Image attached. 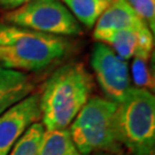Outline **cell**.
Segmentation results:
<instances>
[{"instance_id":"cell-9","label":"cell","mask_w":155,"mask_h":155,"mask_svg":"<svg viewBox=\"0 0 155 155\" xmlns=\"http://www.w3.org/2000/svg\"><path fill=\"white\" fill-rule=\"evenodd\" d=\"M33 86L28 74L0 66V115L29 97Z\"/></svg>"},{"instance_id":"cell-10","label":"cell","mask_w":155,"mask_h":155,"mask_svg":"<svg viewBox=\"0 0 155 155\" xmlns=\"http://www.w3.org/2000/svg\"><path fill=\"white\" fill-rule=\"evenodd\" d=\"M72 16L86 28H93L101 14L110 5V0H60Z\"/></svg>"},{"instance_id":"cell-19","label":"cell","mask_w":155,"mask_h":155,"mask_svg":"<svg viewBox=\"0 0 155 155\" xmlns=\"http://www.w3.org/2000/svg\"><path fill=\"white\" fill-rule=\"evenodd\" d=\"M110 1H113V0H110Z\"/></svg>"},{"instance_id":"cell-13","label":"cell","mask_w":155,"mask_h":155,"mask_svg":"<svg viewBox=\"0 0 155 155\" xmlns=\"http://www.w3.org/2000/svg\"><path fill=\"white\" fill-rule=\"evenodd\" d=\"M44 132L45 127L41 123H33L15 143L8 155H37Z\"/></svg>"},{"instance_id":"cell-7","label":"cell","mask_w":155,"mask_h":155,"mask_svg":"<svg viewBox=\"0 0 155 155\" xmlns=\"http://www.w3.org/2000/svg\"><path fill=\"white\" fill-rule=\"evenodd\" d=\"M41 118L40 97L33 93L0 115V155H8L30 125Z\"/></svg>"},{"instance_id":"cell-2","label":"cell","mask_w":155,"mask_h":155,"mask_svg":"<svg viewBox=\"0 0 155 155\" xmlns=\"http://www.w3.org/2000/svg\"><path fill=\"white\" fill-rule=\"evenodd\" d=\"M70 43L63 37L0 22V66L39 71L68 54Z\"/></svg>"},{"instance_id":"cell-17","label":"cell","mask_w":155,"mask_h":155,"mask_svg":"<svg viewBox=\"0 0 155 155\" xmlns=\"http://www.w3.org/2000/svg\"><path fill=\"white\" fill-rule=\"evenodd\" d=\"M92 155H114V154H110V153H95V154H92Z\"/></svg>"},{"instance_id":"cell-5","label":"cell","mask_w":155,"mask_h":155,"mask_svg":"<svg viewBox=\"0 0 155 155\" xmlns=\"http://www.w3.org/2000/svg\"><path fill=\"white\" fill-rule=\"evenodd\" d=\"M9 24L53 36H78L83 32L78 21L60 0H31L7 13Z\"/></svg>"},{"instance_id":"cell-12","label":"cell","mask_w":155,"mask_h":155,"mask_svg":"<svg viewBox=\"0 0 155 155\" xmlns=\"http://www.w3.org/2000/svg\"><path fill=\"white\" fill-rule=\"evenodd\" d=\"M146 27L147 25L145 24L138 29L120 30L116 33H114L110 38L107 39L105 44L108 45L120 58L127 61L138 54L141 31Z\"/></svg>"},{"instance_id":"cell-16","label":"cell","mask_w":155,"mask_h":155,"mask_svg":"<svg viewBox=\"0 0 155 155\" xmlns=\"http://www.w3.org/2000/svg\"><path fill=\"white\" fill-rule=\"evenodd\" d=\"M31 0H0V7L4 9H9V11H14L21 6L28 4Z\"/></svg>"},{"instance_id":"cell-6","label":"cell","mask_w":155,"mask_h":155,"mask_svg":"<svg viewBox=\"0 0 155 155\" xmlns=\"http://www.w3.org/2000/svg\"><path fill=\"white\" fill-rule=\"evenodd\" d=\"M91 66L107 99L120 104L132 87L127 61L107 44L98 41L92 50Z\"/></svg>"},{"instance_id":"cell-1","label":"cell","mask_w":155,"mask_h":155,"mask_svg":"<svg viewBox=\"0 0 155 155\" xmlns=\"http://www.w3.org/2000/svg\"><path fill=\"white\" fill-rule=\"evenodd\" d=\"M92 90L93 79L82 63L72 62L56 69L39 94L45 130L67 129L91 98Z\"/></svg>"},{"instance_id":"cell-8","label":"cell","mask_w":155,"mask_h":155,"mask_svg":"<svg viewBox=\"0 0 155 155\" xmlns=\"http://www.w3.org/2000/svg\"><path fill=\"white\" fill-rule=\"evenodd\" d=\"M145 23L134 13L127 0H113L95 23L93 38L106 43L114 33L124 29H138Z\"/></svg>"},{"instance_id":"cell-4","label":"cell","mask_w":155,"mask_h":155,"mask_svg":"<svg viewBox=\"0 0 155 155\" xmlns=\"http://www.w3.org/2000/svg\"><path fill=\"white\" fill-rule=\"evenodd\" d=\"M116 131L120 144L131 155L155 153V98L148 90L132 86L117 104Z\"/></svg>"},{"instance_id":"cell-11","label":"cell","mask_w":155,"mask_h":155,"mask_svg":"<svg viewBox=\"0 0 155 155\" xmlns=\"http://www.w3.org/2000/svg\"><path fill=\"white\" fill-rule=\"evenodd\" d=\"M37 155H81L72 141L69 131L45 130Z\"/></svg>"},{"instance_id":"cell-18","label":"cell","mask_w":155,"mask_h":155,"mask_svg":"<svg viewBox=\"0 0 155 155\" xmlns=\"http://www.w3.org/2000/svg\"><path fill=\"white\" fill-rule=\"evenodd\" d=\"M152 155H155V154H152Z\"/></svg>"},{"instance_id":"cell-14","label":"cell","mask_w":155,"mask_h":155,"mask_svg":"<svg viewBox=\"0 0 155 155\" xmlns=\"http://www.w3.org/2000/svg\"><path fill=\"white\" fill-rule=\"evenodd\" d=\"M147 61L141 58H134L132 63V79L134 82V87L148 90L153 92L154 90V78L150 74V70L147 66Z\"/></svg>"},{"instance_id":"cell-15","label":"cell","mask_w":155,"mask_h":155,"mask_svg":"<svg viewBox=\"0 0 155 155\" xmlns=\"http://www.w3.org/2000/svg\"><path fill=\"white\" fill-rule=\"evenodd\" d=\"M138 17L148 27L150 32L155 31V0H127Z\"/></svg>"},{"instance_id":"cell-3","label":"cell","mask_w":155,"mask_h":155,"mask_svg":"<svg viewBox=\"0 0 155 155\" xmlns=\"http://www.w3.org/2000/svg\"><path fill=\"white\" fill-rule=\"evenodd\" d=\"M117 104L101 97H91L69 125V133L81 155L120 154L122 145L116 131Z\"/></svg>"}]
</instances>
